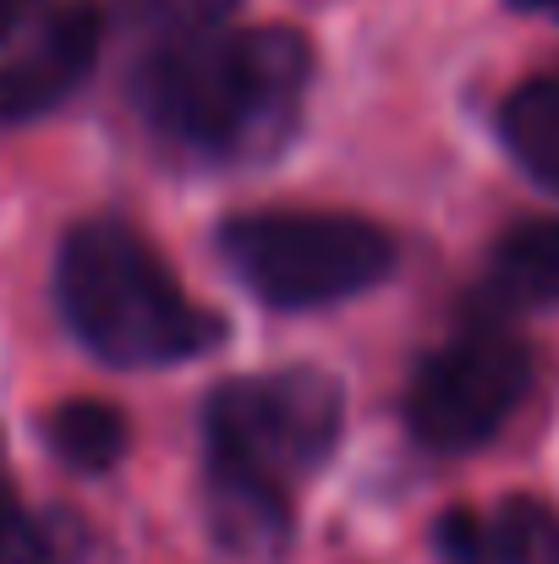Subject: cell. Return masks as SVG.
Segmentation results:
<instances>
[{
	"mask_svg": "<svg viewBox=\"0 0 559 564\" xmlns=\"http://www.w3.org/2000/svg\"><path fill=\"white\" fill-rule=\"evenodd\" d=\"M313 83V44L286 28H214L143 50L132 105L160 143L208 165H258L286 149Z\"/></svg>",
	"mask_w": 559,
	"mask_h": 564,
	"instance_id": "1",
	"label": "cell"
},
{
	"mask_svg": "<svg viewBox=\"0 0 559 564\" xmlns=\"http://www.w3.org/2000/svg\"><path fill=\"white\" fill-rule=\"evenodd\" d=\"M88 532L66 510H28L0 438V564H77Z\"/></svg>",
	"mask_w": 559,
	"mask_h": 564,
	"instance_id": "11",
	"label": "cell"
},
{
	"mask_svg": "<svg viewBox=\"0 0 559 564\" xmlns=\"http://www.w3.org/2000/svg\"><path fill=\"white\" fill-rule=\"evenodd\" d=\"M499 138L538 187L559 192V72L527 77L499 105Z\"/></svg>",
	"mask_w": 559,
	"mask_h": 564,
	"instance_id": "10",
	"label": "cell"
},
{
	"mask_svg": "<svg viewBox=\"0 0 559 564\" xmlns=\"http://www.w3.org/2000/svg\"><path fill=\"white\" fill-rule=\"evenodd\" d=\"M439 564H559V510L510 494L494 510H444L433 521Z\"/></svg>",
	"mask_w": 559,
	"mask_h": 564,
	"instance_id": "7",
	"label": "cell"
},
{
	"mask_svg": "<svg viewBox=\"0 0 559 564\" xmlns=\"http://www.w3.org/2000/svg\"><path fill=\"white\" fill-rule=\"evenodd\" d=\"M127 416L110 400H61L44 416V444L55 449L61 466L72 471H110L127 455Z\"/></svg>",
	"mask_w": 559,
	"mask_h": 564,
	"instance_id": "12",
	"label": "cell"
},
{
	"mask_svg": "<svg viewBox=\"0 0 559 564\" xmlns=\"http://www.w3.org/2000/svg\"><path fill=\"white\" fill-rule=\"evenodd\" d=\"M341 422H346V394L324 368L297 362L275 373L225 378L203 405L208 471L286 494L335 455Z\"/></svg>",
	"mask_w": 559,
	"mask_h": 564,
	"instance_id": "4",
	"label": "cell"
},
{
	"mask_svg": "<svg viewBox=\"0 0 559 564\" xmlns=\"http://www.w3.org/2000/svg\"><path fill=\"white\" fill-rule=\"evenodd\" d=\"M533 389V346L516 335L510 313L472 307L455 335L417 362L406 383V427L433 455L483 449Z\"/></svg>",
	"mask_w": 559,
	"mask_h": 564,
	"instance_id": "5",
	"label": "cell"
},
{
	"mask_svg": "<svg viewBox=\"0 0 559 564\" xmlns=\"http://www.w3.org/2000/svg\"><path fill=\"white\" fill-rule=\"evenodd\" d=\"M236 280L286 313L330 307L389 280L395 241L357 214L335 208H247L214 230Z\"/></svg>",
	"mask_w": 559,
	"mask_h": 564,
	"instance_id": "3",
	"label": "cell"
},
{
	"mask_svg": "<svg viewBox=\"0 0 559 564\" xmlns=\"http://www.w3.org/2000/svg\"><path fill=\"white\" fill-rule=\"evenodd\" d=\"M105 39V11L94 0H55L50 17L0 61V127L39 121L72 99V88L94 72Z\"/></svg>",
	"mask_w": 559,
	"mask_h": 564,
	"instance_id": "6",
	"label": "cell"
},
{
	"mask_svg": "<svg viewBox=\"0 0 559 564\" xmlns=\"http://www.w3.org/2000/svg\"><path fill=\"white\" fill-rule=\"evenodd\" d=\"M50 6H55V0H0V50L22 44V39L50 17Z\"/></svg>",
	"mask_w": 559,
	"mask_h": 564,
	"instance_id": "14",
	"label": "cell"
},
{
	"mask_svg": "<svg viewBox=\"0 0 559 564\" xmlns=\"http://www.w3.org/2000/svg\"><path fill=\"white\" fill-rule=\"evenodd\" d=\"M208 527H214V538L230 554L275 560L286 549V538H291V499L264 488V482L208 471Z\"/></svg>",
	"mask_w": 559,
	"mask_h": 564,
	"instance_id": "9",
	"label": "cell"
},
{
	"mask_svg": "<svg viewBox=\"0 0 559 564\" xmlns=\"http://www.w3.org/2000/svg\"><path fill=\"white\" fill-rule=\"evenodd\" d=\"M127 28H138L154 44H176V39H197L214 28H230V11L241 0H116Z\"/></svg>",
	"mask_w": 559,
	"mask_h": 564,
	"instance_id": "13",
	"label": "cell"
},
{
	"mask_svg": "<svg viewBox=\"0 0 559 564\" xmlns=\"http://www.w3.org/2000/svg\"><path fill=\"white\" fill-rule=\"evenodd\" d=\"M488 307H559V219H516L488 252Z\"/></svg>",
	"mask_w": 559,
	"mask_h": 564,
	"instance_id": "8",
	"label": "cell"
},
{
	"mask_svg": "<svg viewBox=\"0 0 559 564\" xmlns=\"http://www.w3.org/2000/svg\"><path fill=\"white\" fill-rule=\"evenodd\" d=\"M55 302L66 329L110 368H176L225 340V318L192 302L171 263L121 219H88L61 241Z\"/></svg>",
	"mask_w": 559,
	"mask_h": 564,
	"instance_id": "2",
	"label": "cell"
},
{
	"mask_svg": "<svg viewBox=\"0 0 559 564\" xmlns=\"http://www.w3.org/2000/svg\"><path fill=\"white\" fill-rule=\"evenodd\" d=\"M516 11H533V17H555L559 22V0H510Z\"/></svg>",
	"mask_w": 559,
	"mask_h": 564,
	"instance_id": "15",
	"label": "cell"
}]
</instances>
